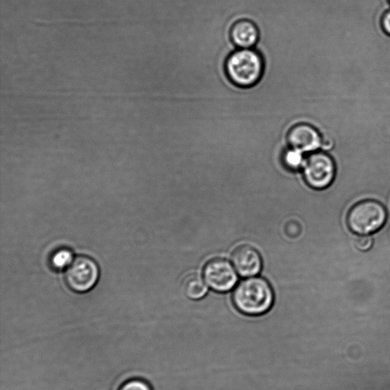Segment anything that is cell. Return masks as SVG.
Instances as JSON below:
<instances>
[{"label":"cell","instance_id":"5b68a950","mask_svg":"<svg viewBox=\"0 0 390 390\" xmlns=\"http://www.w3.org/2000/svg\"><path fill=\"white\" fill-rule=\"evenodd\" d=\"M99 269L96 261L86 256L76 258L66 272V282L72 292L86 293L98 282Z\"/></svg>","mask_w":390,"mask_h":390},{"label":"cell","instance_id":"9c48e42d","mask_svg":"<svg viewBox=\"0 0 390 390\" xmlns=\"http://www.w3.org/2000/svg\"><path fill=\"white\" fill-rule=\"evenodd\" d=\"M259 38L257 26L247 20L234 23L230 30L232 42L240 49H251L257 44Z\"/></svg>","mask_w":390,"mask_h":390},{"label":"cell","instance_id":"7a4b0ae2","mask_svg":"<svg viewBox=\"0 0 390 390\" xmlns=\"http://www.w3.org/2000/svg\"><path fill=\"white\" fill-rule=\"evenodd\" d=\"M225 70L234 85L249 88L261 79L264 72V63L256 51L240 49L230 54L226 61Z\"/></svg>","mask_w":390,"mask_h":390},{"label":"cell","instance_id":"7c38bea8","mask_svg":"<svg viewBox=\"0 0 390 390\" xmlns=\"http://www.w3.org/2000/svg\"><path fill=\"white\" fill-rule=\"evenodd\" d=\"M72 253L69 250L61 249L52 257V265L57 269H63L70 266L72 262Z\"/></svg>","mask_w":390,"mask_h":390},{"label":"cell","instance_id":"9a60e30c","mask_svg":"<svg viewBox=\"0 0 390 390\" xmlns=\"http://www.w3.org/2000/svg\"><path fill=\"white\" fill-rule=\"evenodd\" d=\"M382 26L385 32L390 35V8L386 11L382 18Z\"/></svg>","mask_w":390,"mask_h":390},{"label":"cell","instance_id":"52a82bcc","mask_svg":"<svg viewBox=\"0 0 390 390\" xmlns=\"http://www.w3.org/2000/svg\"><path fill=\"white\" fill-rule=\"evenodd\" d=\"M290 148L303 153L315 152L322 147L323 140L318 131L308 124L292 126L287 134Z\"/></svg>","mask_w":390,"mask_h":390},{"label":"cell","instance_id":"30bf717a","mask_svg":"<svg viewBox=\"0 0 390 390\" xmlns=\"http://www.w3.org/2000/svg\"><path fill=\"white\" fill-rule=\"evenodd\" d=\"M207 285L200 275L192 274L183 281V288L186 296L192 300H200L207 293Z\"/></svg>","mask_w":390,"mask_h":390},{"label":"cell","instance_id":"3957f363","mask_svg":"<svg viewBox=\"0 0 390 390\" xmlns=\"http://www.w3.org/2000/svg\"><path fill=\"white\" fill-rule=\"evenodd\" d=\"M387 219L384 206L375 200L361 201L353 205L347 215L349 230L358 235H370L383 228Z\"/></svg>","mask_w":390,"mask_h":390},{"label":"cell","instance_id":"277c9868","mask_svg":"<svg viewBox=\"0 0 390 390\" xmlns=\"http://www.w3.org/2000/svg\"><path fill=\"white\" fill-rule=\"evenodd\" d=\"M303 169L306 184L316 190L330 187L337 172L333 159L324 152H313L305 160Z\"/></svg>","mask_w":390,"mask_h":390},{"label":"cell","instance_id":"6da1fadb","mask_svg":"<svg viewBox=\"0 0 390 390\" xmlns=\"http://www.w3.org/2000/svg\"><path fill=\"white\" fill-rule=\"evenodd\" d=\"M233 301L242 313L260 316L267 313L273 305V290L264 278H247L235 289Z\"/></svg>","mask_w":390,"mask_h":390},{"label":"cell","instance_id":"ba28073f","mask_svg":"<svg viewBox=\"0 0 390 390\" xmlns=\"http://www.w3.org/2000/svg\"><path fill=\"white\" fill-rule=\"evenodd\" d=\"M232 262L235 271L242 278L257 275L262 266V260L259 252L247 245L234 250Z\"/></svg>","mask_w":390,"mask_h":390},{"label":"cell","instance_id":"4fadbf2b","mask_svg":"<svg viewBox=\"0 0 390 390\" xmlns=\"http://www.w3.org/2000/svg\"><path fill=\"white\" fill-rule=\"evenodd\" d=\"M120 390H152L150 386L145 381L139 379H134L126 381Z\"/></svg>","mask_w":390,"mask_h":390},{"label":"cell","instance_id":"8992f818","mask_svg":"<svg viewBox=\"0 0 390 390\" xmlns=\"http://www.w3.org/2000/svg\"><path fill=\"white\" fill-rule=\"evenodd\" d=\"M204 279L216 292H230L238 283V272L228 261L215 259L207 263Z\"/></svg>","mask_w":390,"mask_h":390},{"label":"cell","instance_id":"8fae6325","mask_svg":"<svg viewBox=\"0 0 390 390\" xmlns=\"http://www.w3.org/2000/svg\"><path fill=\"white\" fill-rule=\"evenodd\" d=\"M303 152L290 148L286 150L283 155V163L287 169L297 170L304 164Z\"/></svg>","mask_w":390,"mask_h":390},{"label":"cell","instance_id":"2e32d148","mask_svg":"<svg viewBox=\"0 0 390 390\" xmlns=\"http://www.w3.org/2000/svg\"><path fill=\"white\" fill-rule=\"evenodd\" d=\"M389 4H390V0H389Z\"/></svg>","mask_w":390,"mask_h":390},{"label":"cell","instance_id":"5bb4252c","mask_svg":"<svg viewBox=\"0 0 390 390\" xmlns=\"http://www.w3.org/2000/svg\"><path fill=\"white\" fill-rule=\"evenodd\" d=\"M356 248L362 252H366L373 246V240L369 235H359L355 241Z\"/></svg>","mask_w":390,"mask_h":390}]
</instances>
